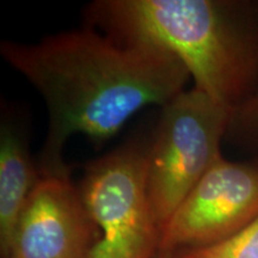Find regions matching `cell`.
I'll use <instances>...</instances> for the list:
<instances>
[{"mask_svg":"<svg viewBox=\"0 0 258 258\" xmlns=\"http://www.w3.org/2000/svg\"><path fill=\"white\" fill-rule=\"evenodd\" d=\"M92 27L179 59L201 90L233 111L258 84V4L227 0H98Z\"/></svg>","mask_w":258,"mask_h":258,"instance_id":"cell-2","label":"cell"},{"mask_svg":"<svg viewBox=\"0 0 258 258\" xmlns=\"http://www.w3.org/2000/svg\"><path fill=\"white\" fill-rule=\"evenodd\" d=\"M226 138L258 151V84L254 91L232 111Z\"/></svg>","mask_w":258,"mask_h":258,"instance_id":"cell-9","label":"cell"},{"mask_svg":"<svg viewBox=\"0 0 258 258\" xmlns=\"http://www.w3.org/2000/svg\"><path fill=\"white\" fill-rule=\"evenodd\" d=\"M232 111L194 86L161 108L146 148V184L160 228L222 157Z\"/></svg>","mask_w":258,"mask_h":258,"instance_id":"cell-3","label":"cell"},{"mask_svg":"<svg viewBox=\"0 0 258 258\" xmlns=\"http://www.w3.org/2000/svg\"><path fill=\"white\" fill-rule=\"evenodd\" d=\"M0 55L47 105L40 176H71L63 151L72 135L104 143L141 109L163 108L191 79L169 50L117 40L93 27L57 32L36 43L3 41Z\"/></svg>","mask_w":258,"mask_h":258,"instance_id":"cell-1","label":"cell"},{"mask_svg":"<svg viewBox=\"0 0 258 258\" xmlns=\"http://www.w3.org/2000/svg\"><path fill=\"white\" fill-rule=\"evenodd\" d=\"M258 217V161L221 157L171 215L159 251L179 252L228 239Z\"/></svg>","mask_w":258,"mask_h":258,"instance_id":"cell-5","label":"cell"},{"mask_svg":"<svg viewBox=\"0 0 258 258\" xmlns=\"http://www.w3.org/2000/svg\"><path fill=\"white\" fill-rule=\"evenodd\" d=\"M40 179L24 129L14 117L0 124V251L8 258L12 233L25 202Z\"/></svg>","mask_w":258,"mask_h":258,"instance_id":"cell-7","label":"cell"},{"mask_svg":"<svg viewBox=\"0 0 258 258\" xmlns=\"http://www.w3.org/2000/svg\"><path fill=\"white\" fill-rule=\"evenodd\" d=\"M176 254L177 258H258V217L228 239Z\"/></svg>","mask_w":258,"mask_h":258,"instance_id":"cell-8","label":"cell"},{"mask_svg":"<svg viewBox=\"0 0 258 258\" xmlns=\"http://www.w3.org/2000/svg\"><path fill=\"white\" fill-rule=\"evenodd\" d=\"M97 237L71 176H40L16 222L8 258H88Z\"/></svg>","mask_w":258,"mask_h":258,"instance_id":"cell-6","label":"cell"},{"mask_svg":"<svg viewBox=\"0 0 258 258\" xmlns=\"http://www.w3.org/2000/svg\"><path fill=\"white\" fill-rule=\"evenodd\" d=\"M79 191L98 237L88 258H156L160 225L146 184V148L125 144L91 160Z\"/></svg>","mask_w":258,"mask_h":258,"instance_id":"cell-4","label":"cell"},{"mask_svg":"<svg viewBox=\"0 0 258 258\" xmlns=\"http://www.w3.org/2000/svg\"><path fill=\"white\" fill-rule=\"evenodd\" d=\"M156 258H177V254L173 252H165V251H159Z\"/></svg>","mask_w":258,"mask_h":258,"instance_id":"cell-10","label":"cell"}]
</instances>
